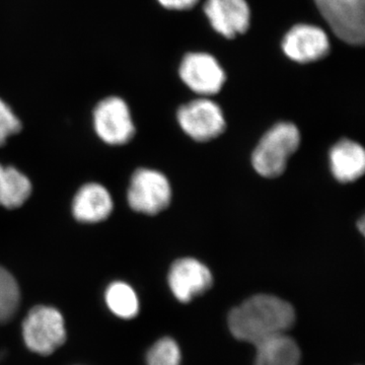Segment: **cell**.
<instances>
[{
  "instance_id": "cell-1",
  "label": "cell",
  "mask_w": 365,
  "mask_h": 365,
  "mask_svg": "<svg viewBox=\"0 0 365 365\" xmlns=\"http://www.w3.org/2000/svg\"><path fill=\"white\" fill-rule=\"evenodd\" d=\"M295 321L294 309L273 295L250 297L228 316V327L237 339L257 345L261 341L287 332Z\"/></svg>"
},
{
  "instance_id": "cell-2",
  "label": "cell",
  "mask_w": 365,
  "mask_h": 365,
  "mask_svg": "<svg viewBox=\"0 0 365 365\" xmlns=\"http://www.w3.org/2000/svg\"><path fill=\"white\" fill-rule=\"evenodd\" d=\"M299 129L292 123L276 124L265 134L253 153L255 170L261 176H280L287 168L288 158L299 148Z\"/></svg>"
},
{
  "instance_id": "cell-3",
  "label": "cell",
  "mask_w": 365,
  "mask_h": 365,
  "mask_svg": "<svg viewBox=\"0 0 365 365\" xmlns=\"http://www.w3.org/2000/svg\"><path fill=\"white\" fill-rule=\"evenodd\" d=\"M23 336L26 345L33 352L51 354L66 341L63 317L54 307H34L24 321Z\"/></svg>"
},
{
  "instance_id": "cell-4",
  "label": "cell",
  "mask_w": 365,
  "mask_h": 365,
  "mask_svg": "<svg viewBox=\"0 0 365 365\" xmlns=\"http://www.w3.org/2000/svg\"><path fill=\"white\" fill-rule=\"evenodd\" d=\"M334 34L348 44H364L365 0H314Z\"/></svg>"
},
{
  "instance_id": "cell-5",
  "label": "cell",
  "mask_w": 365,
  "mask_h": 365,
  "mask_svg": "<svg viewBox=\"0 0 365 365\" xmlns=\"http://www.w3.org/2000/svg\"><path fill=\"white\" fill-rule=\"evenodd\" d=\"M170 198L172 189L162 173L150 169H139L134 173L127 194L133 210L155 215L169 206Z\"/></svg>"
},
{
  "instance_id": "cell-6",
  "label": "cell",
  "mask_w": 365,
  "mask_h": 365,
  "mask_svg": "<svg viewBox=\"0 0 365 365\" xmlns=\"http://www.w3.org/2000/svg\"><path fill=\"white\" fill-rule=\"evenodd\" d=\"M93 125L100 138L112 145L129 143L135 133L128 106L117 97L98 103L93 111Z\"/></svg>"
},
{
  "instance_id": "cell-7",
  "label": "cell",
  "mask_w": 365,
  "mask_h": 365,
  "mask_svg": "<svg viewBox=\"0 0 365 365\" xmlns=\"http://www.w3.org/2000/svg\"><path fill=\"white\" fill-rule=\"evenodd\" d=\"M182 130L197 141L215 138L225 129V120L220 106L207 98L192 101L178 111Z\"/></svg>"
},
{
  "instance_id": "cell-8",
  "label": "cell",
  "mask_w": 365,
  "mask_h": 365,
  "mask_svg": "<svg viewBox=\"0 0 365 365\" xmlns=\"http://www.w3.org/2000/svg\"><path fill=\"white\" fill-rule=\"evenodd\" d=\"M182 81L199 95L217 93L225 81V73L217 60L206 53H189L180 66Z\"/></svg>"
},
{
  "instance_id": "cell-9",
  "label": "cell",
  "mask_w": 365,
  "mask_h": 365,
  "mask_svg": "<svg viewBox=\"0 0 365 365\" xmlns=\"http://www.w3.org/2000/svg\"><path fill=\"white\" fill-rule=\"evenodd\" d=\"M282 49L294 61L307 63L327 56L330 51V42L321 28L299 24L288 31L283 39Z\"/></svg>"
},
{
  "instance_id": "cell-10",
  "label": "cell",
  "mask_w": 365,
  "mask_h": 365,
  "mask_svg": "<svg viewBox=\"0 0 365 365\" xmlns=\"http://www.w3.org/2000/svg\"><path fill=\"white\" fill-rule=\"evenodd\" d=\"M169 285L178 300L189 302L211 287L212 274L196 259H180L170 268Z\"/></svg>"
},
{
  "instance_id": "cell-11",
  "label": "cell",
  "mask_w": 365,
  "mask_h": 365,
  "mask_svg": "<svg viewBox=\"0 0 365 365\" xmlns=\"http://www.w3.org/2000/svg\"><path fill=\"white\" fill-rule=\"evenodd\" d=\"M204 11L216 32L228 39L249 29L251 11L246 0H206Z\"/></svg>"
},
{
  "instance_id": "cell-12",
  "label": "cell",
  "mask_w": 365,
  "mask_h": 365,
  "mask_svg": "<svg viewBox=\"0 0 365 365\" xmlns=\"http://www.w3.org/2000/svg\"><path fill=\"white\" fill-rule=\"evenodd\" d=\"M112 210L113 200L109 192L95 182L81 187L72 204L74 217L81 222H102L111 215Z\"/></svg>"
},
{
  "instance_id": "cell-13",
  "label": "cell",
  "mask_w": 365,
  "mask_h": 365,
  "mask_svg": "<svg viewBox=\"0 0 365 365\" xmlns=\"http://www.w3.org/2000/svg\"><path fill=\"white\" fill-rule=\"evenodd\" d=\"M331 170L338 181L349 182L359 179L365 170V153L354 141L341 140L330 153Z\"/></svg>"
},
{
  "instance_id": "cell-14",
  "label": "cell",
  "mask_w": 365,
  "mask_h": 365,
  "mask_svg": "<svg viewBox=\"0 0 365 365\" xmlns=\"http://www.w3.org/2000/svg\"><path fill=\"white\" fill-rule=\"evenodd\" d=\"M255 365H299L300 350L295 341L285 333L278 334L255 345Z\"/></svg>"
},
{
  "instance_id": "cell-15",
  "label": "cell",
  "mask_w": 365,
  "mask_h": 365,
  "mask_svg": "<svg viewBox=\"0 0 365 365\" xmlns=\"http://www.w3.org/2000/svg\"><path fill=\"white\" fill-rule=\"evenodd\" d=\"M32 193L30 180L13 167L0 165V205L9 209L20 207Z\"/></svg>"
},
{
  "instance_id": "cell-16",
  "label": "cell",
  "mask_w": 365,
  "mask_h": 365,
  "mask_svg": "<svg viewBox=\"0 0 365 365\" xmlns=\"http://www.w3.org/2000/svg\"><path fill=\"white\" fill-rule=\"evenodd\" d=\"M106 302L113 314L122 319H132L138 314V297L127 283H112L106 292Z\"/></svg>"
},
{
  "instance_id": "cell-17",
  "label": "cell",
  "mask_w": 365,
  "mask_h": 365,
  "mask_svg": "<svg viewBox=\"0 0 365 365\" xmlns=\"http://www.w3.org/2000/svg\"><path fill=\"white\" fill-rule=\"evenodd\" d=\"M20 304L18 283L6 269L0 267V323L13 318Z\"/></svg>"
},
{
  "instance_id": "cell-18",
  "label": "cell",
  "mask_w": 365,
  "mask_h": 365,
  "mask_svg": "<svg viewBox=\"0 0 365 365\" xmlns=\"http://www.w3.org/2000/svg\"><path fill=\"white\" fill-rule=\"evenodd\" d=\"M181 350L172 338H163L153 345L146 355L148 365H180Z\"/></svg>"
},
{
  "instance_id": "cell-19",
  "label": "cell",
  "mask_w": 365,
  "mask_h": 365,
  "mask_svg": "<svg viewBox=\"0 0 365 365\" xmlns=\"http://www.w3.org/2000/svg\"><path fill=\"white\" fill-rule=\"evenodd\" d=\"M21 129V124L19 118L4 101L0 100V146L6 143L9 136L18 133Z\"/></svg>"
},
{
  "instance_id": "cell-20",
  "label": "cell",
  "mask_w": 365,
  "mask_h": 365,
  "mask_svg": "<svg viewBox=\"0 0 365 365\" xmlns=\"http://www.w3.org/2000/svg\"><path fill=\"white\" fill-rule=\"evenodd\" d=\"M199 0H158L163 7L175 11H187L193 9Z\"/></svg>"
},
{
  "instance_id": "cell-21",
  "label": "cell",
  "mask_w": 365,
  "mask_h": 365,
  "mask_svg": "<svg viewBox=\"0 0 365 365\" xmlns=\"http://www.w3.org/2000/svg\"><path fill=\"white\" fill-rule=\"evenodd\" d=\"M359 228H360V230H361V232H364V218H361V220H360Z\"/></svg>"
}]
</instances>
